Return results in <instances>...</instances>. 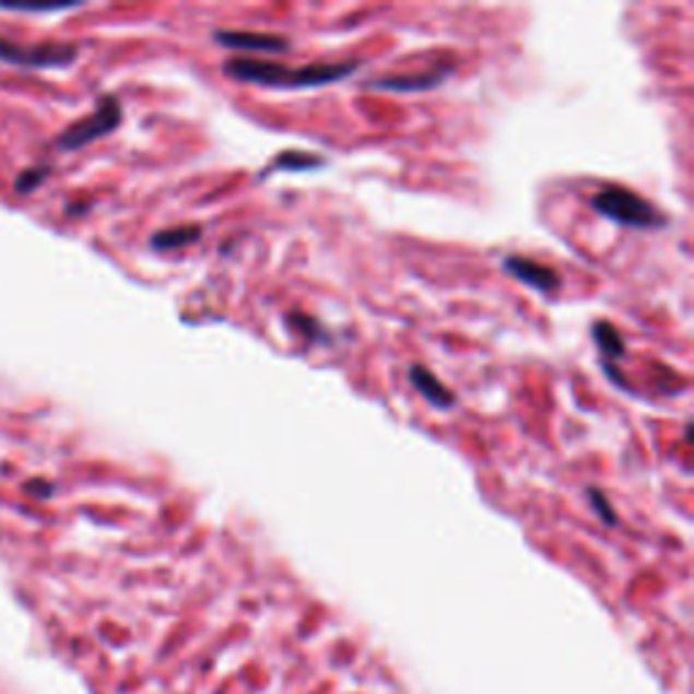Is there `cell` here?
<instances>
[{"label": "cell", "mask_w": 694, "mask_h": 694, "mask_svg": "<svg viewBox=\"0 0 694 694\" xmlns=\"http://www.w3.org/2000/svg\"><path fill=\"white\" fill-rule=\"evenodd\" d=\"M358 60H350V63H313L304 69H285V66L269 63V60L234 58L223 66V71L231 79L267 84V87H318V84L340 82L358 71Z\"/></svg>", "instance_id": "obj_1"}, {"label": "cell", "mask_w": 694, "mask_h": 694, "mask_svg": "<svg viewBox=\"0 0 694 694\" xmlns=\"http://www.w3.org/2000/svg\"><path fill=\"white\" fill-rule=\"evenodd\" d=\"M591 207L602 214V217L622 223L626 228H664L668 225V214L659 212L657 207L648 204L637 193L626 188H602L591 196Z\"/></svg>", "instance_id": "obj_2"}, {"label": "cell", "mask_w": 694, "mask_h": 694, "mask_svg": "<svg viewBox=\"0 0 694 694\" xmlns=\"http://www.w3.org/2000/svg\"><path fill=\"white\" fill-rule=\"evenodd\" d=\"M120 120H122L120 101H117L115 95H104V98L98 101V106H95L93 115L79 120L77 126L66 128L63 137L55 141V144H58V150H79V146L93 144V141L109 137V133L120 126Z\"/></svg>", "instance_id": "obj_3"}, {"label": "cell", "mask_w": 694, "mask_h": 694, "mask_svg": "<svg viewBox=\"0 0 694 694\" xmlns=\"http://www.w3.org/2000/svg\"><path fill=\"white\" fill-rule=\"evenodd\" d=\"M79 49L69 44H44V47H20L14 42L0 38V60L14 66H27V69H58L77 60Z\"/></svg>", "instance_id": "obj_4"}, {"label": "cell", "mask_w": 694, "mask_h": 694, "mask_svg": "<svg viewBox=\"0 0 694 694\" xmlns=\"http://www.w3.org/2000/svg\"><path fill=\"white\" fill-rule=\"evenodd\" d=\"M212 38L228 49H242V52H269L280 55L291 49L287 38L272 36V33H247V31H214Z\"/></svg>", "instance_id": "obj_5"}, {"label": "cell", "mask_w": 694, "mask_h": 694, "mask_svg": "<svg viewBox=\"0 0 694 694\" xmlns=\"http://www.w3.org/2000/svg\"><path fill=\"white\" fill-rule=\"evenodd\" d=\"M454 73V66H443L439 71L428 73H408V77H380L366 82V90H388V93H423V90L437 87L439 82Z\"/></svg>", "instance_id": "obj_6"}, {"label": "cell", "mask_w": 694, "mask_h": 694, "mask_svg": "<svg viewBox=\"0 0 694 694\" xmlns=\"http://www.w3.org/2000/svg\"><path fill=\"white\" fill-rule=\"evenodd\" d=\"M505 269L513 274L516 280H521L524 285L534 287V291L543 293H554L558 287V274L545 263L532 261V258H521V256H507L505 258Z\"/></svg>", "instance_id": "obj_7"}, {"label": "cell", "mask_w": 694, "mask_h": 694, "mask_svg": "<svg viewBox=\"0 0 694 694\" xmlns=\"http://www.w3.org/2000/svg\"><path fill=\"white\" fill-rule=\"evenodd\" d=\"M410 380H413L417 393H421L428 404H434V408L448 410L456 404L454 391H448V386H445L439 377H434L426 366H410Z\"/></svg>", "instance_id": "obj_8"}, {"label": "cell", "mask_w": 694, "mask_h": 694, "mask_svg": "<svg viewBox=\"0 0 694 694\" xmlns=\"http://www.w3.org/2000/svg\"><path fill=\"white\" fill-rule=\"evenodd\" d=\"M201 225H179V228H166V231H157L155 236L150 239V245L155 250H179V247H188L193 242L201 239Z\"/></svg>", "instance_id": "obj_9"}, {"label": "cell", "mask_w": 694, "mask_h": 694, "mask_svg": "<svg viewBox=\"0 0 694 694\" xmlns=\"http://www.w3.org/2000/svg\"><path fill=\"white\" fill-rule=\"evenodd\" d=\"M595 340H597V345H600L602 355L608 358V364H611V361L624 358V353H626L624 340H622V334L616 331V326L597 324L595 326Z\"/></svg>", "instance_id": "obj_10"}, {"label": "cell", "mask_w": 694, "mask_h": 694, "mask_svg": "<svg viewBox=\"0 0 694 694\" xmlns=\"http://www.w3.org/2000/svg\"><path fill=\"white\" fill-rule=\"evenodd\" d=\"M287 324H291L307 342H329V331H326L318 320L309 318V315L291 313L287 315Z\"/></svg>", "instance_id": "obj_11"}, {"label": "cell", "mask_w": 694, "mask_h": 694, "mask_svg": "<svg viewBox=\"0 0 694 694\" xmlns=\"http://www.w3.org/2000/svg\"><path fill=\"white\" fill-rule=\"evenodd\" d=\"M324 166V157L307 155V152H285L274 161V168H318Z\"/></svg>", "instance_id": "obj_12"}, {"label": "cell", "mask_w": 694, "mask_h": 694, "mask_svg": "<svg viewBox=\"0 0 694 694\" xmlns=\"http://www.w3.org/2000/svg\"><path fill=\"white\" fill-rule=\"evenodd\" d=\"M589 496H591V505H595V510L600 513L602 524L613 527V524H616V513H613V507H611V502H608V496L602 494L600 489H589Z\"/></svg>", "instance_id": "obj_13"}, {"label": "cell", "mask_w": 694, "mask_h": 694, "mask_svg": "<svg viewBox=\"0 0 694 694\" xmlns=\"http://www.w3.org/2000/svg\"><path fill=\"white\" fill-rule=\"evenodd\" d=\"M47 172L49 168L47 166H38V168H27L25 174H22L20 179H16V190H20V193H27V190H33V188H38V185L44 183V179H47Z\"/></svg>", "instance_id": "obj_14"}]
</instances>
